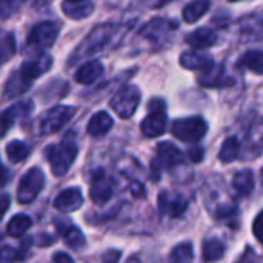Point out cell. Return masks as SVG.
<instances>
[{
  "label": "cell",
  "instance_id": "obj_46",
  "mask_svg": "<svg viewBox=\"0 0 263 263\" xmlns=\"http://www.w3.org/2000/svg\"><path fill=\"white\" fill-rule=\"evenodd\" d=\"M230 2H239V0H230Z\"/></svg>",
  "mask_w": 263,
  "mask_h": 263
},
{
  "label": "cell",
  "instance_id": "obj_11",
  "mask_svg": "<svg viewBox=\"0 0 263 263\" xmlns=\"http://www.w3.org/2000/svg\"><path fill=\"white\" fill-rule=\"evenodd\" d=\"M112 194H114V188H112L111 180L106 177L105 171L102 170L96 171L92 183H91V190H89L91 200L97 205H103L111 200Z\"/></svg>",
  "mask_w": 263,
  "mask_h": 263
},
{
  "label": "cell",
  "instance_id": "obj_15",
  "mask_svg": "<svg viewBox=\"0 0 263 263\" xmlns=\"http://www.w3.org/2000/svg\"><path fill=\"white\" fill-rule=\"evenodd\" d=\"M83 205V196L80 188H66L54 200V208L60 213L77 211Z\"/></svg>",
  "mask_w": 263,
  "mask_h": 263
},
{
  "label": "cell",
  "instance_id": "obj_26",
  "mask_svg": "<svg viewBox=\"0 0 263 263\" xmlns=\"http://www.w3.org/2000/svg\"><path fill=\"white\" fill-rule=\"evenodd\" d=\"M242 35L251 40L263 39V18L259 15H248L242 20Z\"/></svg>",
  "mask_w": 263,
  "mask_h": 263
},
{
  "label": "cell",
  "instance_id": "obj_24",
  "mask_svg": "<svg viewBox=\"0 0 263 263\" xmlns=\"http://www.w3.org/2000/svg\"><path fill=\"white\" fill-rule=\"evenodd\" d=\"M233 188L239 197H247L254 190V174L251 170L239 171L233 179Z\"/></svg>",
  "mask_w": 263,
  "mask_h": 263
},
{
  "label": "cell",
  "instance_id": "obj_34",
  "mask_svg": "<svg viewBox=\"0 0 263 263\" xmlns=\"http://www.w3.org/2000/svg\"><path fill=\"white\" fill-rule=\"evenodd\" d=\"M248 143L256 153L263 151V119L251 126L248 134Z\"/></svg>",
  "mask_w": 263,
  "mask_h": 263
},
{
  "label": "cell",
  "instance_id": "obj_1",
  "mask_svg": "<svg viewBox=\"0 0 263 263\" xmlns=\"http://www.w3.org/2000/svg\"><path fill=\"white\" fill-rule=\"evenodd\" d=\"M119 28L112 23H102L94 26L86 37L80 42V45L76 48V51L71 54L68 60V66L76 65L79 62H85L89 57H94L96 54L103 52V49L112 42L116 37Z\"/></svg>",
  "mask_w": 263,
  "mask_h": 263
},
{
  "label": "cell",
  "instance_id": "obj_17",
  "mask_svg": "<svg viewBox=\"0 0 263 263\" xmlns=\"http://www.w3.org/2000/svg\"><path fill=\"white\" fill-rule=\"evenodd\" d=\"M142 134L145 137L154 139L159 137L165 133L166 129V114L165 111H157V112H149L140 125Z\"/></svg>",
  "mask_w": 263,
  "mask_h": 263
},
{
  "label": "cell",
  "instance_id": "obj_7",
  "mask_svg": "<svg viewBox=\"0 0 263 263\" xmlns=\"http://www.w3.org/2000/svg\"><path fill=\"white\" fill-rule=\"evenodd\" d=\"M76 114L74 106L68 105H57L46 111L42 119L39 120V134L42 136H51L57 131H60Z\"/></svg>",
  "mask_w": 263,
  "mask_h": 263
},
{
  "label": "cell",
  "instance_id": "obj_25",
  "mask_svg": "<svg viewBox=\"0 0 263 263\" xmlns=\"http://www.w3.org/2000/svg\"><path fill=\"white\" fill-rule=\"evenodd\" d=\"M55 225H57V231L63 236L65 243H66L69 248H72V250H82V248L85 247L86 239H85L83 233H82L77 227H74V225L62 227V225L57 223V222H55Z\"/></svg>",
  "mask_w": 263,
  "mask_h": 263
},
{
  "label": "cell",
  "instance_id": "obj_5",
  "mask_svg": "<svg viewBox=\"0 0 263 263\" xmlns=\"http://www.w3.org/2000/svg\"><path fill=\"white\" fill-rule=\"evenodd\" d=\"M177 26L179 25L173 20L157 17V18L149 20L146 25H143V28L139 31V37L149 42L153 46L159 48V46H163L166 43V40L177 29Z\"/></svg>",
  "mask_w": 263,
  "mask_h": 263
},
{
  "label": "cell",
  "instance_id": "obj_22",
  "mask_svg": "<svg viewBox=\"0 0 263 263\" xmlns=\"http://www.w3.org/2000/svg\"><path fill=\"white\" fill-rule=\"evenodd\" d=\"M112 125H114L112 117L106 111H99V112H96L89 119L86 131L92 137H102V136H105V134L109 133V129L112 128Z\"/></svg>",
  "mask_w": 263,
  "mask_h": 263
},
{
  "label": "cell",
  "instance_id": "obj_27",
  "mask_svg": "<svg viewBox=\"0 0 263 263\" xmlns=\"http://www.w3.org/2000/svg\"><path fill=\"white\" fill-rule=\"evenodd\" d=\"M239 66L247 68L256 74H263V51L260 49H250L247 51L240 60H239Z\"/></svg>",
  "mask_w": 263,
  "mask_h": 263
},
{
  "label": "cell",
  "instance_id": "obj_18",
  "mask_svg": "<svg viewBox=\"0 0 263 263\" xmlns=\"http://www.w3.org/2000/svg\"><path fill=\"white\" fill-rule=\"evenodd\" d=\"M31 85H32V80L26 79L18 69L14 71L5 85L3 100H11V99H17V97L23 96V92H26L31 88Z\"/></svg>",
  "mask_w": 263,
  "mask_h": 263
},
{
  "label": "cell",
  "instance_id": "obj_45",
  "mask_svg": "<svg viewBox=\"0 0 263 263\" xmlns=\"http://www.w3.org/2000/svg\"><path fill=\"white\" fill-rule=\"evenodd\" d=\"M126 263H140V262H139V259H137V257H131V259H129Z\"/></svg>",
  "mask_w": 263,
  "mask_h": 263
},
{
  "label": "cell",
  "instance_id": "obj_35",
  "mask_svg": "<svg viewBox=\"0 0 263 263\" xmlns=\"http://www.w3.org/2000/svg\"><path fill=\"white\" fill-rule=\"evenodd\" d=\"M26 0H0V17L8 18L14 15Z\"/></svg>",
  "mask_w": 263,
  "mask_h": 263
},
{
  "label": "cell",
  "instance_id": "obj_6",
  "mask_svg": "<svg viewBox=\"0 0 263 263\" xmlns=\"http://www.w3.org/2000/svg\"><path fill=\"white\" fill-rule=\"evenodd\" d=\"M140 103V89L136 85L122 86L111 99L109 106L120 119H129Z\"/></svg>",
  "mask_w": 263,
  "mask_h": 263
},
{
  "label": "cell",
  "instance_id": "obj_29",
  "mask_svg": "<svg viewBox=\"0 0 263 263\" xmlns=\"http://www.w3.org/2000/svg\"><path fill=\"white\" fill-rule=\"evenodd\" d=\"M240 154V142L237 137L231 136L228 139H225V142L222 143L220 153H219V160L222 163H231L234 162Z\"/></svg>",
  "mask_w": 263,
  "mask_h": 263
},
{
  "label": "cell",
  "instance_id": "obj_8",
  "mask_svg": "<svg viewBox=\"0 0 263 263\" xmlns=\"http://www.w3.org/2000/svg\"><path fill=\"white\" fill-rule=\"evenodd\" d=\"M59 25L54 22H40L37 23L28 34V48L37 51V52H43V49L51 48L59 35Z\"/></svg>",
  "mask_w": 263,
  "mask_h": 263
},
{
  "label": "cell",
  "instance_id": "obj_38",
  "mask_svg": "<svg viewBox=\"0 0 263 263\" xmlns=\"http://www.w3.org/2000/svg\"><path fill=\"white\" fill-rule=\"evenodd\" d=\"M120 257H122V253H120L119 250H109V251H106V253L103 254V257H102V262L103 263H119Z\"/></svg>",
  "mask_w": 263,
  "mask_h": 263
},
{
  "label": "cell",
  "instance_id": "obj_23",
  "mask_svg": "<svg viewBox=\"0 0 263 263\" xmlns=\"http://www.w3.org/2000/svg\"><path fill=\"white\" fill-rule=\"evenodd\" d=\"M210 8H211L210 0H193L183 8L182 17L186 23H196L210 11Z\"/></svg>",
  "mask_w": 263,
  "mask_h": 263
},
{
  "label": "cell",
  "instance_id": "obj_21",
  "mask_svg": "<svg viewBox=\"0 0 263 263\" xmlns=\"http://www.w3.org/2000/svg\"><path fill=\"white\" fill-rule=\"evenodd\" d=\"M186 43L193 49H206L217 43V34L211 28H199L186 37Z\"/></svg>",
  "mask_w": 263,
  "mask_h": 263
},
{
  "label": "cell",
  "instance_id": "obj_4",
  "mask_svg": "<svg viewBox=\"0 0 263 263\" xmlns=\"http://www.w3.org/2000/svg\"><path fill=\"white\" fill-rule=\"evenodd\" d=\"M45 186V174L40 168H29L20 179L17 186V202L22 205H29L35 200Z\"/></svg>",
  "mask_w": 263,
  "mask_h": 263
},
{
  "label": "cell",
  "instance_id": "obj_28",
  "mask_svg": "<svg viewBox=\"0 0 263 263\" xmlns=\"http://www.w3.org/2000/svg\"><path fill=\"white\" fill-rule=\"evenodd\" d=\"M202 256L205 262H217L225 256V245L219 239H206L202 247Z\"/></svg>",
  "mask_w": 263,
  "mask_h": 263
},
{
  "label": "cell",
  "instance_id": "obj_13",
  "mask_svg": "<svg viewBox=\"0 0 263 263\" xmlns=\"http://www.w3.org/2000/svg\"><path fill=\"white\" fill-rule=\"evenodd\" d=\"M203 74H200L197 77V82L205 86V88H225L234 83L233 79H230L225 72V68L222 65H213L211 68L202 71Z\"/></svg>",
  "mask_w": 263,
  "mask_h": 263
},
{
  "label": "cell",
  "instance_id": "obj_37",
  "mask_svg": "<svg viewBox=\"0 0 263 263\" xmlns=\"http://www.w3.org/2000/svg\"><path fill=\"white\" fill-rule=\"evenodd\" d=\"M253 234L260 243H263V211L259 213V216L253 222Z\"/></svg>",
  "mask_w": 263,
  "mask_h": 263
},
{
  "label": "cell",
  "instance_id": "obj_31",
  "mask_svg": "<svg viewBox=\"0 0 263 263\" xmlns=\"http://www.w3.org/2000/svg\"><path fill=\"white\" fill-rule=\"evenodd\" d=\"M6 156L11 163H20L29 156V146L22 140H12L6 145Z\"/></svg>",
  "mask_w": 263,
  "mask_h": 263
},
{
  "label": "cell",
  "instance_id": "obj_47",
  "mask_svg": "<svg viewBox=\"0 0 263 263\" xmlns=\"http://www.w3.org/2000/svg\"><path fill=\"white\" fill-rule=\"evenodd\" d=\"M262 183H263V170H262Z\"/></svg>",
  "mask_w": 263,
  "mask_h": 263
},
{
  "label": "cell",
  "instance_id": "obj_41",
  "mask_svg": "<svg viewBox=\"0 0 263 263\" xmlns=\"http://www.w3.org/2000/svg\"><path fill=\"white\" fill-rule=\"evenodd\" d=\"M9 208V197L6 194H0V220Z\"/></svg>",
  "mask_w": 263,
  "mask_h": 263
},
{
  "label": "cell",
  "instance_id": "obj_39",
  "mask_svg": "<svg viewBox=\"0 0 263 263\" xmlns=\"http://www.w3.org/2000/svg\"><path fill=\"white\" fill-rule=\"evenodd\" d=\"M165 108H166V105H165V102L162 100V99H159V97H156V99H153L149 103H148V111L149 112H157V111H165Z\"/></svg>",
  "mask_w": 263,
  "mask_h": 263
},
{
  "label": "cell",
  "instance_id": "obj_9",
  "mask_svg": "<svg viewBox=\"0 0 263 263\" xmlns=\"http://www.w3.org/2000/svg\"><path fill=\"white\" fill-rule=\"evenodd\" d=\"M157 206L162 216L166 217H180L186 208H188V200L177 193H171V191H162L157 197Z\"/></svg>",
  "mask_w": 263,
  "mask_h": 263
},
{
  "label": "cell",
  "instance_id": "obj_16",
  "mask_svg": "<svg viewBox=\"0 0 263 263\" xmlns=\"http://www.w3.org/2000/svg\"><path fill=\"white\" fill-rule=\"evenodd\" d=\"M214 63V59L203 51H186L180 55V65L191 71H205Z\"/></svg>",
  "mask_w": 263,
  "mask_h": 263
},
{
  "label": "cell",
  "instance_id": "obj_44",
  "mask_svg": "<svg viewBox=\"0 0 263 263\" xmlns=\"http://www.w3.org/2000/svg\"><path fill=\"white\" fill-rule=\"evenodd\" d=\"M6 182H8V171H6V168L2 165V162H0V186H3Z\"/></svg>",
  "mask_w": 263,
  "mask_h": 263
},
{
  "label": "cell",
  "instance_id": "obj_10",
  "mask_svg": "<svg viewBox=\"0 0 263 263\" xmlns=\"http://www.w3.org/2000/svg\"><path fill=\"white\" fill-rule=\"evenodd\" d=\"M32 108H34L32 100H20V102L11 105L9 108H6L0 114V139L6 136V133L12 128V125L18 119L28 117L31 114Z\"/></svg>",
  "mask_w": 263,
  "mask_h": 263
},
{
  "label": "cell",
  "instance_id": "obj_30",
  "mask_svg": "<svg viewBox=\"0 0 263 263\" xmlns=\"http://www.w3.org/2000/svg\"><path fill=\"white\" fill-rule=\"evenodd\" d=\"M31 223H32V222H31V219H29L26 214H17V216H14V217L9 220L6 231H8V234H9L11 237L18 239V237H22V236L31 228Z\"/></svg>",
  "mask_w": 263,
  "mask_h": 263
},
{
  "label": "cell",
  "instance_id": "obj_42",
  "mask_svg": "<svg viewBox=\"0 0 263 263\" xmlns=\"http://www.w3.org/2000/svg\"><path fill=\"white\" fill-rule=\"evenodd\" d=\"M131 191H133V194H134L136 197H143V196H145V193H143V185L139 183V182H134V183L131 185Z\"/></svg>",
  "mask_w": 263,
  "mask_h": 263
},
{
  "label": "cell",
  "instance_id": "obj_3",
  "mask_svg": "<svg viewBox=\"0 0 263 263\" xmlns=\"http://www.w3.org/2000/svg\"><path fill=\"white\" fill-rule=\"evenodd\" d=\"M206 133H208V123L205 122V119L199 116L177 119L171 125V134L185 143H197L205 137Z\"/></svg>",
  "mask_w": 263,
  "mask_h": 263
},
{
  "label": "cell",
  "instance_id": "obj_19",
  "mask_svg": "<svg viewBox=\"0 0 263 263\" xmlns=\"http://www.w3.org/2000/svg\"><path fill=\"white\" fill-rule=\"evenodd\" d=\"M105 68L99 60H88L86 63H82L79 69L76 71V82L80 85H92L96 80H99L103 74Z\"/></svg>",
  "mask_w": 263,
  "mask_h": 263
},
{
  "label": "cell",
  "instance_id": "obj_20",
  "mask_svg": "<svg viewBox=\"0 0 263 263\" xmlns=\"http://www.w3.org/2000/svg\"><path fill=\"white\" fill-rule=\"evenodd\" d=\"M63 14L72 20H83L94 11L92 0H65L62 3Z\"/></svg>",
  "mask_w": 263,
  "mask_h": 263
},
{
  "label": "cell",
  "instance_id": "obj_2",
  "mask_svg": "<svg viewBox=\"0 0 263 263\" xmlns=\"http://www.w3.org/2000/svg\"><path fill=\"white\" fill-rule=\"evenodd\" d=\"M77 153H79V146H77V142H76V137L72 133H68L60 143L49 145L45 149V154L51 165L52 174L55 177L65 176L69 171L71 165L74 163Z\"/></svg>",
  "mask_w": 263,
  "mask_h": 263
},
{
  "label": "cell",
  "instance_id": "obj_33",
  "mask_svg": "<svg viewBox=\"0 0 263 263\" xmlns=\"http://www.w3.org/2000/svg\"><path fill=\"white\" fill-rule=\"evenodd\" d=\"M194 254H193V245L190 242H183L179 243L177 247L173 248L171 254H170V262L171 263H188L193 260Z\"/></svg>",
  "mask_w": 263,
  "mask_h": 263
},
{
  "label": "cell",
  "instance_id": "obj_40",
  "mask_svg": "<svg viewBox=\"0 0 263 263\" xmlns=\"http://www.w3.org/2000/svg\"><path fill=\"white\" fill-rule=\"evenodd\" d=\"M188 156H190V159H191L194 163H197V162H200V160L203 159V149L199 148V146H194V148H191V149L188 151Z\"/></svg>",
  "mask_w": 263,
  "mask_h": 263
},
{
  "label": "cell",
  "instance_id": "obj_36",
  "mask_svg": "<svg viewBox=\"0 0 263 263\" xmlns=\"http://www.w3.org/2000/svg\"><path fill=\"white\" fill-rule=\"evenodd\" d=\"M17 260V253L11 247L0 248V263H14Z\"/></svg>",
  "mask_w": 263,
  "mask_h": 263
},
{
  "label": "cell",
  "instance_id": "obj_32",
  "mask_svg": "<svg viewBox=\"0 0 263 263\" xmlns=\"http://www.w3.org/2000/svg\"><path fill=\"white\" fill-rule=\"evenodd\" d=\"M15 54V39L11 32H0V66Z\"/></svg>",
  "mask_w": 263,
  "mask_h": 263
},
{
  "label": "cell",
  "instance_id": "obj_43",
  "mask_svg": "<svg viewBox=\"0 0 263 263\" xmlns=\"http://www.w3.org/2000/svg\"><path fill=\"white\" fill-rule=\"evenodd\" d=\"M54 263H74V260L65 253H57L54 256Z\"/></svg>",
  "mask_w": 263,
  "mask_h": 263
},
{
  "label": "cell",
  "instance_id": "obj_12",
  "mask_svg": "<svg viewBox=\"0 0 263 263\" xmlns=\"http://www.w3.org/2000/svg\"><path fill=\"white\" fill-rule=\"evenodd\" d=\"M51 66H52V57L49 54H46V52H39L34 59L25 62L18 68V71L26 79H29V80L34 82L35 79H39L40 76H43L46 71H49Z\"/></svg>",
  "mask_w": 263,
  "mask_h": 263
},
{
  "label": "cell",
  "instance_id": "obj_14",
  "mask_svg": "<svg viewBox=\"0 0 263 263\" xmlns=\"http://www.w3.org/2000/svg\"><path fill=\"white\" fill-rule=\"evenodd\" d=\"M156 160L160 165V168H174V166L183 163L185 156L171 142H162L157 145V159Z\"/></svg>",
  "mask_w": 263,
  "mask_h": 263
}]
</instances>
